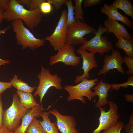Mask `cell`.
I'll list each match as a JSON object with an SVG mask.
<instances>
[{
	"label": "cell",
	"instance_id": "cell-10",
	"mask_svg": "<svg viewBox=\"0 0 133 133\" xmlns=\"http://www.w3.org/2000/svg\"><path fill=\"white\" fill-rule=\"evenodd\" d=\"M75 51L73 45L66 44L58 50L57 54L50 56V65L52 66L56 63L61 62L66 65L76 66L79 63L81 58L76 55Z\"/></svg>",
	"mask_w": 133,
	"mask_h": 133
},
{
	"label": "cell",
	"instance_id": "cell-21",
	"mask_svg": "<svg viewBox=\"0 0 133 133\" xmlns=\"http://www.w3.org/2000/svg\"><path fill=\"white\" fill-rule=\"evenodd\" d=\"M110 6L122 10L125 14L133 19V6L129 0H115Z\"/></svg>",
	"mask_w": 133,
	"mask_h": 133
},
{
	"label": "cell",
	"instance_id": "cell-6",
	"mask_svg": "<svg viewBox=\"0 0 133 133\" xmlns=\"http://www.w3.org/2000/svg\"><path fill=\"white\" fill-rule=\"evenodd\" d=\"M98 81L97 78L91 80L85 79L76 85H65L64 89L69 94L67 98V101H70L75 100H78L85 104L86 101L84 97H87L89 100L91 101L93 92L91 91V88L98 83Z\"/></svg>",
	"mask_w": 133,
	"mask_h": 133
},
{
	"label": "cell",
	"instance_id": "cell-8",
	"mask_svg": "<svg viewBox=\"0 0 133 133\" xmlns=\"http://www.w3.org/2000/svg\"><path fill=\"white\" fill-rule=\"evenodd\" d=\"M67 20V12L64 9L54 32L51 35L45 38L50 42L55 50L58 51L66 44L68 26Z\"/></svg>",
	"mask_w": 133,
	"mask_h": 133
},
{
	"label": "cell",
	"instance_id": "cell-42",
	"mask_svg": "<svg viewBox=\"0 0 133 133\" xmlns=\"http://www.w3.org/2000/svg\"></svg>",
	"mask_w": 133,
	"mask_h": 133
},
{
	"label": "cell",
	"instance_id": "cell-5",
	"mask_svg": "<svg viewBox=\"0 0 133 133\" xmlns=\"http://www.w3.org/2000/svg\"><path fill=\"white\" fill-rule=\"evenodd\" d=\"M40 73L37 76L39 80V84L34 94L36 97H40V103L41 109L44 110L42 105V100L48 90L51 87H53L56 89L61 90L62 88L61 81L62 79L57 74H51L49 70L45 68L42 65Z\"/></svg>",
	"mask_w": 133,
	"mask_h": 133
},
{
	"label": "cell",
	"instance_id": "cell-36",
	"mask_svg": "<svg viewBox=\"0 0 133 133\" xmlns=\"http://www.w3.org/2000/svg\"><path fill=\"white\" fill-rule=\"evenodd\" d=\"M10 27V25L3 29L0 30V35L2 33H5V32L9 29ZM9 62L10 61L9 60H4L0 58V66L1 65L8 64Z\"/></svg>",
	"mask_w": 133,
	"mask_h": 133
},
{
	"label": "cell",
	"instance_id": "cell-25",
	"mask_svg": "<svg viewBox=\"0 0 133 133\" xmlns=\"http://www.w3.org/2000/svg\"><path fill=\"white\" fill-rule=\"evenodd\" d=\"M66 4L68 9L67 22L68 26L75 21L74 16V6L71 0H68Z\"/></svg>",
	"mask_w": 133,
	"mask_h": 133
},
{
	"label": "cell",
	"instance_id": "cell-4",
	"mask_svg": "<svg viewBox=\"0 0 133 133\" xmlns=\"http://www.w3.org/2000/svg\"><path fill=\"white\" fill-rule=\"evenodd\" d=\"M105 32L107 33V29L100 25L98 29L94 33V36L89 40H86L80 46V48L89 52L100 54L103 55L113 49L112 42L108 41L106 36H102Z\"/></svg>",
	"mask_w": 133,
	"mask_h": 133
},
{
	"label": "cell",
	"instance_id": "cell-9",
	"mask_svg": "<svg viewBox=\"0 0 133 133\" xmlns=\"http://www.w3.org/2000/svg\"><path fill=\"white\" fill-rule=\"evenodd\" d=\"M110 109L106 111L105 108L100 107L99 109L101 112L100 116L99 118V125L92 133H100L102 130L105 131L113 126L118 122L120 117L118 110L119 108L116 104L112 101H108Z\"/></svg>",
	"mask_w": 133,
	"mask_h": 133
},
{
	"label": "cell",
	"instance_id": "cell-34",
	"mask_svg": "<svg viewBox=\"0 0 133 133\" xmlns=\"http://www.w3.org/2000/svg\"><path fill=\"white\" fill-rule=\"evenodd\" d=\"M101 1V0H83L84 7H87L95 5Z\"/></svg>",
	"mask_w": 133,
	"mask_h": 133
},
{
	"label": "cell",
	"instance_id": "cell-35",
	"mask_svg": "<svg viewBox=\"0 0 133 133\" xmlns=\"http://www.w3.org/2000/svg\"><path fill=\"white\" fill-rule=\"evenodd\" d=\"M2 94H0V129L3 126L2 120L4 110L3 108V104L2 100Z\"/></svg>",
	"mask_w": 133,
	"mask_h": 133
},
{
	"label": "cell",
	"instance_id": "cell-31",
	"mask_svg": "<svg viewBox=\"0 0 133 133\" xmlns=\"http://www.w3.org/2000/svg\"><path fill=\"white\" fill-rule=\"evenodd\" d=\"M68 0H47L50 4H53L56 9L58 10L61 8L63 5L66 4Z\"/></svg>",
	"mask_w": 133,
	"mask_h": 133
},
{
	"label": "cell",
	"instance_id": "cell-38",
	"mask_svg": "<svg viewBox=\"0 0 133 133\" xmlns=\"http://www.w3.org/2000/svg\"><path fill=\"white\" fill-rule=\"evenodd\" d=\"M124 97L125 98L127 102H133V95L126 94L124 95Z\"/></svg>",
	"mask_w": 133,
	"mask_h": 133
},
{
	"label": "cell",
	"instance_id": "cell-2",
	"mask_svg": "<svg viewBox=\"0 0 133 133\" xmlns=\"http://www.w3.org/2000/svg\"><path fill=\"white\" fill-rule=\"evenodd\" d=\"M11 25L16 33L17 43L22 46L23 49L29 47L30 49L34 50L45 44V39L36 38L30 31L25 27L22 19H17L13 20L12 21Z\"/></svg>",
	"mask_w": 133,
	"mask_h": 133
},
{
	"label": "cell",
	"instance_id": "cell-33",
	"mask_svg": "<svg viewBox=\"0 0 133 133\" xmlns=\"http://www.w3.org/2000/svg\"><path fill=\"white\" fill-rule=\"evenodd\" d=\"M11 87L10 82H5L0 81V94H2L7 89L10 88Z\"/></svg>",
	"mask_w": 133,
	"mask_h": 133
},
{
	"label": "cell",
	"instance_id": "cell-3",
	"mask_svg": "<svg viewBox=\"0 0 133 133\" xmlns=\"http://www.w3.org/2000/svg\"><path fill=\"white\" fill-rule=\"evenodd\" d=\"M28 110L22 105L17 94H13L11 105L4 111L3 126L10 132H15L20 126L21 120Z\"/></svg>",
	"mask_w": 133,
	"mask_h": 133
},
{
	"label": "cell",
	"instance_id": "cell-15",
	"mask_svg": "<svg viewBox=\"0 0 133 133\" xmlns=\"http://www.w3.org/2000/svg\"><path fill=\"white\" fill-rule=\"evenodd\" d=\"M101 13L107 15L108 18L113 21L123 23L130 29H133V22L128 18L121 14L118 9L104 3L101 9Z\"/></svg>",
	"mask_w": 133,
	"mask_h": 133
},
{
	"label": "cell",
	"instance_id": "cell-1",
	"mask_svg": "<svg viewBox=\"0 0 133 133\" xmlns=\"http://www.w3.org/2000/svg\"><path fill=\"white\" fill-rule=\"evenodd\" d=\"M42 12L39 8L33 10H28L16 0H10L8 6L3 13L4 19L8 21L19 19L25 25L33 29L37 27L42 20Z\"/></svg>",
	"mask_w": 133,
	"mask_h": 133
},
{
	"label": "cell",
	"instance_id": "cell-30",
	"mask_svg": "<svg viewBox=\"0 0 133 133\" xmlns=\"http://www.w3.org/2000/svg\"><path fill=\"white\" fill-rule=\"evenodd\" d=\"M124 130L126 133H133V113L130 115L129 121L124 127Z\"/></svg>",
	"mask_w": 133,
	"mask_h": 133
},
{
	"label": "cell",
	"instance_id": "cell-23",
	"mask_svg": "<svg viewBox=\"0 0 133 133\" xmlns=\"http://www.w3.org/2000/svg\"><path fill=\"white\" fill-rule=\"evenodd\" d=\"M34 117L29 125L26 131L28 133H47L39 122V121Z\"/></svg>",
	"mask_w": 133,
	"mask_h": 133
},
{
	"label": "cell",
	"instance_id": "cell-26",
	"mask_svg": "<svg viewBox=\"0 0 133 133\" xmlns=\"http://www.w3.org/2000/svg\"><path fill=\"white\" fill-rule=\"evenodd\" d=\"M111 90L113 89L118 91L121 87L127 88L128 86H133V76L130 75L128 77L127 81L122 84H111Z\"/></svg>",
	"mask_w": 133,
	"mask_h": 133
},
{
	"label": "cell",
	"instance_id": "cell-40",
	"mask_svg": "<svg viewBox=\"0 0 133 133\" xmlns=\"http://www.w3.org/2000/svg\"><path fill=\"white\" fill-rule=\"evenodd\" d=\"M0 133H10V131L6 128L2 126L0 129Z\"/></svg>",
	"mask_w": 133,
	"mask_h": 133
},
{
	"label": "cell",
	"instance_id": "cell-7",
	"mask_svg": "<svg viewBox=\"0 0 133 133\" xmlns=\"http://www.w3.org/2000/svg\"><path fill=\"white\" fill-rule=\"evenodd\" d=\"M96 31L93 27L80 20L75 21L68 26L66 44L69 45H82L87 40L84 36Z\"/></svg>",
	"mask_w": 133,
	"mask_h": 133
},
{
	"label": "cell",
	"instance_id": "cell-16",
	"mask_svg": "<svg viewBox=\"0 0 133 133\" xmlns=\"http://www.w3.org/2000/svg\"><path fill=\"white\" fill-rule=\"evenodd\" d=\"M111 87V84L101 80L96 86L91 89L95 91L93 92L92 98L96 95L99 97L98 101L95 104V107L99 108L108 103L107 98L108 97V91Z\"/></svg>",
	"mask_w": 133,
	"mask_h": 133
},
{
	"label": "cell",
	"instance_id": "cell-14",
	"mask_svg": "<svg viewBox=\"0 0 133 133\" xmlns=\"http://www.w3.org/2000/svg\"><path fill=\"white\" fill-rule=\"evenodd\" d=\"M104 27L108 34L112 33L117 38H122L129 39H133V35L129 33L126 28L124 25L117 21L112 20L108 18L104 22Z\"/></svg>",
	"mask_w": 133,
	"mask_h": 133
},
{
	"label": "cell",
	"instance_id": "cell-22",
	"mask_svg": "<svg viewBox=\"0 0 133 133\" xmlns=\"http://www.w3.org/2000/svg\"><path fill=\"white\" fill-rule=\"evenodd\" d=\"M117 40L116 47L123 50L127 56L133 59V39L120 38Z\"/></svg>",
	"mask_w": 133,
	"mask_h": 133
},
{
	"label": "cell",
	"instance_id": "cell-11",
	"mask_svg": "<svg viewBox=\"0 0 133 133\" xmlns=\"http://www.w3.org/2000/svg\"><path fill=\"white\" fill-rule=\"evenodd\" d=\"M112 50L111 55L106 54L105 56L102 68L98 72V75L105 76L111 70L115 69L123 74H125L122 65L123 64V59L120 52L116 49Z\"/></svg>",
	"mask_w": 133,
	"mask_h": 133
},
{
	"label": "cell",
	"instance_id": "cell-37",
	"mask_svg": "<svg viewBox=\"0 0 133 133\" xmlns=\"http://www.w3.org/2000/svg\"><path fill=\"white\" fill-rule=\"evenodd\" d=\"M9 0H0V8L3 11H5L8 6Z\"/></svg>",
	"mask_w": 133,
	"mask_h": 133
},
{
	"label": "cell",
	"instance_id": "cell-32",
	"mask_svg": "<svg viewBox=\"0 0 133 133\" xmlns=\"http://www.w3.org/2000/svg\"><path fill=\"white\" fill-rule=\"evenodd\" d=\"M45 0H31L29 7V10H33L39 8L41 4Z\"/></svg>",
	"mask_w": 133,
	"mask_h": 133
},
{
	"label": "cell",
	"instance_id": "cell-24",
	"mask_svg": "<svg viewBox=\"0 0 133 133\" xmlns=\"http://www.w3.org/2000/svg\"><path fill=\"white\" fill-rule=\"evenodd\" d=\"M75 3L74 10V19L75 21L82 20L83 21L84 12L82 7L83 0H74Z\"/></svg>",
	"mask_w": 133,
	"mask_h": 133
},
{
	"label": "cell",
	"instance_id": "cell-12",
	"mask_svg": "<svg viewBox=\"0 0 133 133\" xmlns=\"http://www.w3.org/2000/svg\"><path fill=\"white\" fill-rule=\"evenodd\" d=\"M49 112L55 117L57 126L61 133H79L76 128V123L73 116L63 115L55 109Z\"/></svg>",
	"mask_w": 133,
	"mask_h": 133
},
{
	"label": "cell",
	"instance_id": "cell-20",
	"mask_svg": "<svg viewBox=\"0 0 133 133\" xmlns=\"http://www.w3.org/2000/svg\"><path fill=\"white\" fill-rule=\"evenodd\" d=\"M12 87L17 90V91L23 92L31 93L36 88V87H32L29 85L28 83L23 81L21 79H19L18 76L15 75L10 82Z\"/></svg>",
	"mask_w": 133,
	"mask_h": 133
},
{
	"label": "cell",
	"instance_id": "cell-29",
	"mask_svg": "<svg viewBox=\"0 0 133 133\" xmlns=\"http://www.w3.org/2000/svg\"><path fill=\"white\" fill-rule=\"evenodd\" d=\"M46 1L42 2L39 7L42 13L44 14L50 13L52 10V7L51 4L47 1L46 2Z\"/></svg>",
	"mask_w": 133,
	"mask_h": 133
},
{
	"label": "cell",
	"instance_id": "cell-27",
	"mask_svg": "<svg viewBox=\"0 0 133 133\" xmlns=\"http://www.w3.org/2000/svg\"><path fill=\"white\" fill-rule=\"evenodd\" d=\"M124 126V123L121 121H118L115 125L104 131L101 133H121V129Z\"/></svg>",
	"mask_w": 133,
	"mask_h": 133
},
{
	"label": "cell",
	"instance_id": "cell-41",
	"mask_svg": "<svg viewBox=\"0 0 133 133\" xmlns=\"http://www.w3.org/2000/svg\"><path fill=\"white\" fill-rule=\"evenodd\" d=\"M3 10L0 8V24L2 22L4 19L3 17Z\"/></svg>",
	"mask_w": 133,
	"mask_h": 133
},
{
	"label": "cell",
	"instance_id": "cell-39",
	"mask_svg": "<svg viewBox=\"0 0 133 133\" xmlns=\"http://www.w3.org/2000/svg\"><path fill=\"white\" fill-rule=\"evenodd\" d=\"M17 1L20 4L26 5L29 8L31 0H17Z\"/></svg>",
	"mask_w": 133,
	"mask_h": 133
},
{
	"label": "cell",
	"instance_id": "cell-13",
	"mask_svg": "<svg viewBox=\"0 0 133 133\" xmlns=\"http://www.w3.org/2000/svg\"><path fill=\"white\" fill-rule=\"evenodd\" d=\"M76 52L81 55V58L83 59L82 69L83 70L84 73L82 75L76 77L74 81L75 83L80 82L84 79H89V71L91 69L98 66L95 59V53L88 52L86 50L80 48L77 50Z\"/></svg>",
	"mask_w": 133,
	"mask_h": 133
},
{
	"label": "cell",
	"instance_id": "cell-18",
	"mask_svg": "<svg viewBox=\"0 0 133 133\" xmlns=\"http://www.w3.org/2000/svg\"><path fill=\"white\" fill-rule=\"evenodd\" d=\"M16 93L19 97L22 105L28 109L40 105L31 93H26L17 91Z\"/></svg>",
	"mask_w": 133,
	"mask_h": 133
},
{
	"label": "cell",
	"instance_id": "cell-28",
	"mask_svg": "<svg viewBox=\"0 0 133 133\" xmlns=\"http://www.w3.org/2000/svg\"><path fill=\"white\" fill-rule=\"evenodd\" d=\"M124 63L126 65L128 69L126 73L128 75L133 74V59L125 55L123 58Z\"/></svg>",
	"mask_w": 133,
	"mask_h": 133
},
{
	"label": "cell",
	"instance_id": "cell-17",
	"mask_svg": "<svg viewBox=\"0 0 133 133\" xmlns=\"http://www.w3.org/2000/svg\"><path fill=\"white\" fill-rule=\"evenodd\" d=\"M40 105L36 106L28 111L22 118L21 124L14 132L10 133H26V131L33 118L39 116L43 112Z\"/></svg>",
	"mask_w": 133,
	"mask_h": 133
},
{
	"label": "cell",
	"instance_id": "cell-19",
	"mask_svg": "<svg viewBox=\"0 0 133 133\" xmlns=\"http://www.w3.org/2000/svg\"><path fill=\"white\" fill-rule=\"evenodd\" d=\"M50 113L49 112H43L39 116L41 117L42 121L39 122L47 133H60L56 123L52 122L49 118Z\"/></svg>",
	"mask_w": 133,
	"mask_h": 133
}]
</instances>
